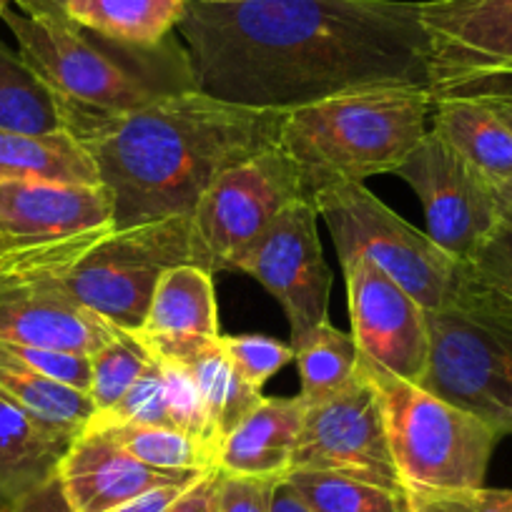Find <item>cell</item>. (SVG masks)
I'll list each match as a JSON object with an SVG mask.
<instances>
[{
	"mask_svg": "<svg viewBox=\"0 0 512 512\" xmlns=\"http://www.w3.org/2000/svg\"><path fill=\"white\" fill-rule=\"evenodd\" d=\"M317 219L312 199L292 201L234 264V272L249 274L282 304L294 349L329 322L334 274L324 259Z\"/></svg>",
	"mask_w": 512,
	"mask_h": 512,
	"instance_id": "12",
	"label": "cell"
},
{
	"mask_svg": "<svg viewBox=\"0 0 512 512\" xmlns=\"http://www.w3.org/2000/svg\"><path fill=\"white\" fill-rule=\"evenodd\" d=\"M297 199H309L307 189L279 146L231 166L189 214L191 262L214 277L234 272L236 259Z\"/></svg>",
	"mask_w": 512,
	"mask_h": 512,
	"instance_id": "10",
	"label": "cell"
},
{
	"mask_svg": "<svg viewBox=\"0 0 512 512\" xmlns=\"http://www.w3.org/2000/svg\"><path fill=\"white\" fill-rule=\"evenodd\" d=\"M149 354L161 362L181 364L199 384L209 407L211 425L216 440L224 437L264 400L262 390H254L241 379L234 364L221 347V337H201V334H149L134 332Z\"/></svg>",
	"mask_w": 512,
	"mask_h": 512,
	"instance_id": "18",
	"label": "cell"
},
{
	"mask_svg": "<svg viewBox=\"0 0 512 512\" xmlns=\"http://www.w3.org/2000/svg\"><path fill=\"white\" fill-rule=\"evenodd\" d=\"M492 108H495L497 113H500L502 118H505L507 123H510V128H512V103H490Z\"/></svg>",
	"mask_w": 512,
	"mask_h": 512,
	"instance_id": "43",
	"label": "cell"
},
{
	"mask_svg": "<svg viewBox=\"0 0 512 512\" xmlns=\"http://www.w3.org/2000/svg\"><path fill=\"white\" fill-rule=\"evenodd\" d=\"M189 0H68V18L126 43L164 41L176 33Z\"/></svg>",
	"mask_w": 512,
	"mask_h": 512,
	"instance_id": "25",
	"label": "cell"
},
{
	"mask_svg": "<svg viewBox=\"0 0 512 512\" xmlns=\"http://www.w3.org/2000/svg\"><path fill=\"white\" fill-rule=\"evenodd\" d=\"M23 16L48 23H71L68 18V0H11Z\"/></svg>",
	"mask_w": 512,
	"mask_h": 512,
	"instance_id": "40",
	"label": "cell"
},
{
	"mask_svg": "<svg viewBox=\"0 0 512 512\" xmlns=\"http://www.w3.org/2000/svg\"><path fill=\"white\" fill-rule=\"evenodd\" d=\"M189 485L156 487V490L144 492V495H139L136 500L126 502V505L116 507V510H111V512H166L171 505H174L176 497H179Z\"/></svg>",
	"mask_w": 512,
	"mask_h": 512,
	"instance_id": "39",
	"label": "cell"
},
{
	"mask_svg": "<svg viewBox=\"0 0 512 512\" xmlns=\"http://www.w3.org/2000/svg\"><path fill=\"white\" fill-rule=\"evenodd\" d=\"M88 359H91L88 397H91L96 412H103L116 405L131 390V384L144 374V369L149 367L154 357L134 332L116 329V334L103 347L88 354Z\"/></svg>",
	"mask_w": 512,
	"mask_h": 512,
	"instance_id": "30",
	"label": "cell"
},
{
	"mask_svg": "<svg viewBox=\"0 0 512 512\" xmlns=\"http://www.w3.org/2000/svg\"><path fill=\"white\" fill-rule=\"evenodd\" d=\"M121 425H151L174 427L166 405V382L159 359H151L139 379L131 384V390L108 410L96 412L86 430H111Z\"/></svg>",
	"mask_w": 512,
	"mask_h": 512,
	"instance_id": "31",
	"label": "cell"
},
{
	"mask_svg": "<svg viewBox=\"0 0 512 512\" xmlns=\"http://www.w3.org/2000/svg\"><path fill=\"white\" fill-rule=\"evenodd\" d=\"M139 332L221 337L214 274L196 264L171 267L156 284L146 322Z\"/></svg>",
	"mask_w": 512,
	"mask_h": 512,
	"instance_id": "23",
	"label": "cell"
},
{
	"mask_svg": "<svg viewBox=\"0 0 512 512\" xmlns=\"http://www.w3.org/2000/svg\"><path fill=\"white\" fill-rule=\"evenodd\" d=\"M327 224L339 264L367 256L390 274L425 312L440 309L455 294L467 264L415 229L364 184H329L312 194Z\"/></svg>",
	"mask_w": 512,
	"mask_h": 512,
	"instance_id": "8",
	"label": "cell"
},
{
	"mask_svg": "<svg viewBox=\"0 0 512 512\" xmlns=\"http://www.w3.org/2000/svg\"><path fill=\"white\" fill-rule=\"evenodd\" d=\"M199 3H239V0H199Z\"/></svg>",
	"mask_w": 512,
	"mask_h": 512,
	"instance_id": "44",
	"label": "cell"
},
{
	"mask_svg": "<svg viewBox=\"0 0 512 512\" xmlns=\"http://www.w3.org/2000/svg\"><path fill=\"white\" fill-rule=\"evenodd\" d=\"M342 272L359 357L420 384L430 354L425 309L367 256L344 264Z\"/></svg>",
	"mask_w": 512,
	"mask_h": 512,
	"instance_id": "15",
	"label": "cell"
},
{
	"mask_svg": "<svg viewBox=\"0 0 512 512\" xmlns=\"http://www.w3.org/2000/svg\"><path fill=\"white\" fill-rule=\"evenodd\" d=\"M284 113L189 91L71 136L96 164L113 229H131L189 216L224 171L277 146Z\"/></svg>",
	"mask_w": 512,
	"mask_h": 512,
	"instance_id": "2",
	"label": "cell"
},
{
	"mask_svg": "<svg viewBox=\"0 0 512 512\" xmlns=\"http://www.w3.org/2000/svg\"><path fill=\"white\" fill-rule=\"evenodd\" d=\"M179 264H194L189 216L73 236L58 277L88 312L123 332H139L156 284Z\"/></svg>",
	"mask_w": 512,
	"mask_h": 512,
	"instance_id": "7",
	"label": "cell"
},
{
	"mask_svg": "<svg viewBox=\"0 0 512 512\" xmlns=\"http://www.w3.org/2000/svg\"><path fill=\"white\" fill-rule=\"evenodd\" d=\"M221 347L241 379L254 390H262L274 374L297 359L292 344L264 334H229V337L221 334Z\"/></svg>",
	"mask_w": 512,
	"mask_h": 512,
	"instance_id": "33",
	"label": "cell"
},
{
	"mask_svg": "<svg viewBox=\"0 0 512 512\" xmlns=\"http://www.w3.org/2000/svg\"><path fill=\"white\" fill-rule=\"evenodd\" d=\"M467 267L485 287L512 304V221L497 226Z\"/></svg>",
	"mask_w": 512,
	"mask_h": 512,
	"instance_id": "34",
	"label": "cell"
},
{
	"mask_svg": "<svg viewBox=\"0 0 512 512\" xmlns=\"http://www.w3.org/2000/svg\"><path fill=\"white\" fill-rule=\"evenodd\" d=\"M176 36L196 91L256 111H292L369 86L432 88L420 3H186Z\"/></svg>",
	"mask_w": 512,
	"mask_h": 512,
	"instance_id": "1",
	"label": "cell"
},
{
	"mask_svg": "<svg viewBox=\"0 0 512 512\" xmlns=\"http://www.w3.org/2000/svg\"><path fill=\"white\" fill-rule=\"evenodd\" d=\"M0 18L16 36L23 61L61 101L68 134L196 91L189 53L176 33L144 46L101 36L73 21H36L11 6Z\"/></svg>",
	"mask_w": 512,
	"mask_h": 512,
	"instance_id": "3",
	"label": "cell"
},
{
	"mask_svg": "<svg viewBox=\"0 0 512 512\" xmlns=\"http://www.w3.org/2000/svg\"><path fill=\"white\" fill-rule=\"evenodd\" d=\"M0 181L101 184L86 146L68 131L26 134L0 128Z\"/></svg>",
	"mask_w": 512,
	"mask_h": 512,
	"instance_id": "22",
	"label": "cell"
},
{
	"mask_svg": "<svg viewBox=\"0 0 512 512\" xmlns=\"http://www.w3.org/2000/svg\"><path fill=\"white\" fill-rule=\"evenodd\" d=\"M8 6H11V0H0V16H3V11H6Z\"/></svg>",
	"mask_w": 512,
	"mask_h": 512,
	"instance_id": "45",
	"label": "cell"
},
{
	"mask_svg": "<svg viewBox=\"0 0 512 512\" xmlns=\"http://www.w3.org/2000/svg\"><path fill=\"white\" fill-rule=\"evenodd\" d=\"M294 354L302 374L299 397L304 405H317L337 395L352 382L359 367V349L354 337L329 322L314 329L307 342L294 349Z\"/></svg>",
	"mask_w": 512,
	"mask_h": 512,
	"instance_id": "28",
	"label": "cell"
},
{
	"mask_svg": "<svg viewBox=\"0 0 512 512\" xmlns=\"http://www.w3.org/2000/svg\"><path fill=\"white\" fill-rule=\"evenodd\" d=\"M302 397H264L229 435L216 455V470L246 477L284 480L292 470L294 447L302 430Z\"/></svg>",
	"mask_w": 512,
	"mask_h": 512,
	"instance_id": "19",
	"label": "cell"
},
{
	"mask_svg": "<svg viewBox=\"0 0 512 512\" xmlns=\"http://www.w3.org/2000/svg\"><path fill=\"white\" fill-rule=\"evenodd\" d=\"M161 369H164L166 405H169L171 425H174L176 430L191 435L194 440H199L216 460V455H219V440H216L209 407H206V400L204 395H201L196 379L191 377L189 369L181 367V364L161 362Z\"/></svg>",
	"mask_w": 512,
	"mask_h": 512,
	"instance_id": "32",
	"label": "cell"
},
{
	"mask_svg": "<svg viewBox=\"0 0 512 512\" xmlns=\"http://www.w3.org/2000/svg\"><path fill=\"white\" fill-rule=\"evenodd\" d=\"M435 98L512 103V0H427Z\"/></svg>",
	"mask_w": 512,
	"mask_h": 512,
	"instance_id": "11",
	"label": "cell"
},
{
	"mask_svg": "<svg viewBox=\"0 0 512 512\" xmlns=\"http://www.w3.org/2000/svg\"><path fill=\"white\" fill-rule=\"evenodd\" d=\"M495 199L500 206L502 221H512V176L495 184Z\"/></svg>",
	"mask_w": 512,
	"mask_h": 512,
	"instance_id": "42",
	"label": "cell"
},
{
	"mask_svg": "<svg viewBox=\"0 0 512 512\" xmlns=\"http://www.w3.org/2000/svg\"><path fill=\"white\" fill-rule=\"evenodd\" d=\"M0 128L51 134L66 131V113L51 88L36 76L21 53L0 41Z\"/></svg>",
	"mask_w": 512,
	"mask_h": 512,
	"instance_id": "26",
	"label": "cell"
},
{
	"mask_svg": "<svg viewBox=\"0 0 512 512\" xmlns=\"http://www.w3.org/2000/svg\"><path fill=\"white\" fill-rule=\"evenodd\" d=\"M108 432L123 450H128L136 460L156 470L171 472H209L216 470V460L199 440L176 427H151V425H121Z\"/></svg>",
	"mask_w": 512,
	"mask_h": 512,
	"instance_id": "29",
	"label": "cell"
},
{
	"mask_svg": "<svg viewBox=\"0 0 512 512\" xmlns=\"http://www.w3.org/2000/svg\"><path fill=\"white\" fill-rule=\"evenodd\" d=\"M415 512H512V490L477 487V490L452 492L417 507Z\"/></svg>",
	"mask_w": 512,
	"mask_h": 512,
	"instance_id": "36",
	"label": "cell"
},
{
	"mask_svg": "<svg viewBox=\"0 0 512 512\" xmlns=\"http://www.w3.org/2000/svg\"><path fill=\"white\" fill-rule=\"evenodd\" d=\"M277 477H246L219 470L216 512H272Z\"/></svg>",
	"mask_w": 512,
	"mask_h": 512,
	"instance_id": "35",
	"label": "cell"
},
{
	"mask_svg": "<svg viewBox=\"0 0 512 512\" xmlns=\"http://www.w3.org/2000/svg\"><path fill=\"white\" fill-rule=\"evenodd\" d=\"M201 475L204 472L144 465L101 430H83L58 467V480L73 512H111L156 487L189 485Z\"/></svg>",
	"mask_w": 512,
	"mask_h": 512,
	"instance_id": "16",
	"label": "cell"
},
{
	"mask_svg": "<svg viewBox=\"0 0 512 512\" xmlns=\"http://www.w3.org/2000/svg\"><path fill=\"white\" fill-rule=\"evenodd\" d=\"M0 512H16V510H13V507H3V510H0Z\"/></svg>",
	"mask_w": 512,
	"mask_h": 512,
	"instance_id": "46",
	"label": "cell"
},
{
	"mask_svg": "<svg viewBox=\"0 0 512 512\" xmlns=\"http://www.w3.org/2000/svg\"><path fill=\"white\" fill-rule=\"evenodd\" d=\"M284 482L314 512H410L400 492L339 472L289 470Z\"/></svg>",
	"mask_w": 512,
	"mask_h": 512,
	"instance_id": "27",
	"label": "cell"
},
{
	"mask_svg": "<svg viewBox=\"0 0 512 512\" xmlns=\"http://www.w3.org/2000/svg\"><path fill=\"white\" fill-rule=\"evenodd\" d=\"M430 354L422 390L512 432V304L465 267L455 294L427 312Z\"/></svg>",
	"mask_w": 512,
	"mask_h": 512,
	"instance_id": "6",
	"label": "cell"
},
{
	"mask_svg": "<svg viewBox=\"0 0 512 512\" xmlns=\"http://www.w3.org/2000/svg\"><path fill=\"white\" fill-rule=\"evenodd\" d=\"M395 176L420 196L427 236L457 262L470 264L502 224L495 184L435 131H427Z\"/></svg>",
	"mask_w": 512,
	"mask_h": 512,
	"instance_id": "13",
	"label": "cell"
},
{
	"mask_svg": "<svg viewBox=\"0 0 512 512\" xmlns=\"http://www.w3.org/2000/svg\"><path fill=\"white\" fill-rule=\"evenodd\" d=\"M384 415L392 460L410 512L437 497L485 487L500 432L420 384L359 357Z\"/></svg>",
	"mask_w": 512,
	"mask_h": 512,
	"instance_id": "5",
	"label": "cell"
},
{
	"mask_svg": "<svg viewBox=\"0 0 512 512\" xmlns=\"http://www.w3.org/2000/svg\"><path fill=\"white\" fill-rule=\"evenodd\" d=\"M435 93L427 86H369L284 113L279 151L292 159L307 196L329 184L395 174L427 134Z\"/></svg>",
	"mask_w": 512,
	"mask_h": 512,
	"instance_id": "4",
	"label": "cell"
},
{
	"mask_svg": "<svg viewBox=\"0 0 512 512\" xmlns=\"http://www.w3.org/2000/svg\"><path fill=\"white\" fill-rule=\"evenodd\" d=\"M73 440L0 397V510L53 480Z\"/></svg>",
	"mask_w": 512,
	"mask_h": 512,
	"instance_id": "20",
	"label": "cell"
},
{
	"mask_svg": "<svg viewBox=\"0 0 512 512\" xmlns=\"http://www.w3.org/2000/svg\"><path fill=\"white\" fill-rule=\"evenodd\" d=\"M111 204L101 184L0 181V249L106 229Z\"/></svg>",
	"mask_w": 512,
	"mask_h": 512,
	"instance_id": "17",
	"label": "cell"
},
{
	"mask_svg": "<svg viewBox=\"0 0 512 512\" xmlns=\"http://www.w3.org/2000/svg\"><path fill=\"white\" fill-rule=\"evenodd\" d=\"M272 512H314L302 502V497L292 490L284 480H279L272 497Z\"/></svg>",
	"mask_w": 512,
	"mask_h": 512,
	"instance_id": "41",
	"label": "cell"
},
{
	"mask_svg": "<svg viewBox=\"0 0 512 512\" xmlns=\"http://www.w3.org/2000/svg\"><path fill=\"white\" fill-rule=\"evenodd\" d=\"M73 236L0 249V342L88 357L116 334V327L81 307L58 277Z\"/></svg>",
	"mask_w": 512,
	"mask_h": 512,
	"instance_id": "9",
	"label": "cell"
},
{
	"mask_svg": "<svg viewBox=\"0 0 512 512\" xmlns=\"http://www.w3.org/2000/svg\"><path fill=\"white\" fill-rule=\"evenodd\" d=\"M216 482L219 470H209L191 482L166 512H216Z\"/></svg>",
	"mask_w": 512,
	"mask_h": 512,
	"instance_id": "37",
	"label": "cell"
},
{
	"mask_svg": "<svg viewBox=\"0 0 512 512\" xmlns=\"http://www.w3.org/2000/svg\"><path fill=\"white\" fill-rule=\"evenodd\" d=\"M13 510L16 512H73L71 505H68L66 492H63L58 475L53 477V480H48L46 485L38 487V490H33L31 495L18 500L16 505H13Z\"/></svg>",
	"mask_w": 512,
	"mask_h": 512,
	"instance_id": "38",
	"label": "cell"
},
{
	"mask_svg": "<svg viewBox=\"0 0 512 512\" xmlns=\"http://www.w3.org/2000/svg\"><path fill=\"white\" fill-rule=\"evenodd\" d=\"M432 131L492 184L512 176V128L490 103L435 98Z\"/></svg>",
	"mask_w": 512,
	"mask_h": 512,
	"instance_id": "21",
	"label": "cell"
},
{
	"mask_svg": "<svg viewBox=\"0 0 512 512\" xmlns=\"http://www.w3.org/2000/svg\"><path fill=\"white\" fill-rule=\"evenodd\" d=\"M0 397L56 430L78 437L96 415L86 392L68 387L28 364L18 362L0 347Z\"/></svg>",
	"mask_w": 512,
	"mask_h": 512,
	"instance_id": "24",
	"label": "cell"
},
{
	"mask_svg": "<svg viewBox=\"0 0 512 512\" xmlns=\"http://www.w3.org/2000/svg\"><path fill=\"white\" fill-rule=\"evenodd\" d=\"M292 470H322L359 477L400 495V475L384 430V415L372 382L357 367L337 395L307 405Z\"/></svg>",
	"mask_w": 512,
	"mask_h": 512,
	"instance_id": "14",
	"label": "cell"
}]
</instances>
